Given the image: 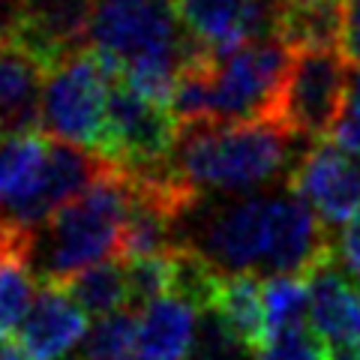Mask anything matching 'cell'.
<instances>
[{"mask_svg": "<svg viewBox=\"0 0 360 360\" xmlns=\"http://www.w3.org/2000/svg\"><path fill=\"white\" fill-rule=\"evenodd\" d=\"M291 135L283 123H198L177 135L172 168L195 195L250 193L285 174Z\"/></svg>", "mask_w": 360, "mask_h": 360, "instance_id": "cell-1", "label": "cell"}, {"mask_svg": "<svg viewBox=\"0 0 360 360\" xmlns=\"http://www.w3.org/2000/svg\"><path fill=\"white\" fill-rule=\"evenodd\" d=\"M129 213V177L111 165L78 198L30 234V267L42 285H66L78 274L117 258Z\"/></svg>", "mask_w": 360, "mask_h": 360, "instance_id": "cell-2", "label": "cell"}, {"mask_svg": "<svg viewBox=\"0 0 360 360\" xmlns=\"http://www.w3.org/2000/svg\"><path fill=\"white\" fill-rule=\"evenodd\" d=\"M291 49L276 37L255 39L207 60V123H279Z\"/></svg>", "mask_w": 360, "mask_h": 360, "instance_id": "cell-3", "label": "cell"}, {"mask_svg": "<svg viewBox=\"0 0 360 360\" xmlns=\"http://www.w3.org/2000/svg\"><path fill=\"white\" fill-rule=\"evenodd\" d=\"M186 45L172 0H94L90 49L115 82L135 63L184 60Z\"/></svg>", "mask_w": 360, "mask_h": 360, "instance_id": "cell-4", "label": "cell"}, {"mask_svg": "<svg viewBox=\"0 0 360 360\" xmlns=\"http://www.w3.org/2000/svg\"><path fill=\"white\" fill-rule=\"evenodd\" d=\"M111 87L115 78L108 75L94 49L72 51L45 72L39 127L54 141L99 156L105 144Z\"/></svg>", "mask_w": 360, "mask_h": 360, "instance_id": "cell-5", "label": "cell"}, {"mask_svg": "<svg viewBox=\"0 0 360 360\" xmlns=\"http://www.w3.org/2000/svg\"><path fill=\"white\" fill-rule=\"evenodd\" d=\"M352 60L342 49H307L291 51L283 99H279V123L295 139L324 141L345 115Z\"/></svg>", "mask_w": 360, "mask_h": 360, "instance_id": "cell-6", "label": "cell"}, {"mask_svg": "<svg viewBox=\"0 0 360 360\" xmlns=\"http://www.w3.org/2000/svg\"><path fill=\"white\" fill-rule=\"evenodd\" d=\"M279 195H243L217 205L198 222L195 243L219 274H264L276 243Z\"/></svg>", "mask_w": 360, "mask_h": 360, "instance_id": "cell-7", "label": "cell"}, {"mask_svg": "<svg viewBox=\"0 0 360 360\" xmlns=\"http://www.w3.org/2000/svg\"><path fill=\"white\" fill-rule=\"evenodd\" d=\"M180 127L168 108L141 99L115 82L108 96V127L99 156L129 177L153 174L172 162Z\"/></svg>", "mask_w": 360, "mask_h": 360, "instance_id": "cell-8", "label": "cell"}, {"mask_svg": "<svg viewBox=\"0 0 360 360\" xmlns=\"http://www.w3.org/2000/svg\"><path fill=\"white\" fill-rule=\"evenodd\" d=\"M291 195L315 210L324 229H342L360 217V160L324 139L300 156L288 172Z\"/></svg>", "mask_w": 360, "mask_h": 360, "instance_id": "cell-9", "label": "cell"}, {"mask_svg": "<svg viewBox=\"0 0 360 360\" xmlns=\"http://www.w3.org/2000/svg\"><path fill=\"white\" fill-rule=\"evenodd\" d=\"M186 39L210 54H231L274 33V0H174Z\"/></svg>", "mask_w": 360, "mask_h": 360, "instance_id": "cell-10", "label": "cell"}, {"mask_svg": "<svg viewBox=\"0 0 360 360\" xmlns=\"http://www.w3.org/2000/svg\"><path fill=\"white\" fill-rule=\"evenodd\" d=\"M87 312L63 285H42L15 333L33 360H63L87 340Z\"/></svg>", "mask_w": 360, "mask_h": 360, "instance_id": "cell-11", "label": "cell"}, {"mask_svg": "<svg viewBox=\"0 0 360 360\" xmlns=\"http://www.w3.org/2000/svg\"><path fill=\"white\" fill-rule=\"evenodd\" d=\"M45 72L13 33L0 37V135L37 132Z\"/></svg>", "mask_w": 360, "mask_h": 360, "instance_id": "cell-12", "label": "cell"}, {"mask_svg": "<svg viewBox=\"0 0 360 360\" xmlns=\"http://www.w3.org/2000/svg\"><path fill=\"white\" fill-rule=\"evenodd\" d=\"M201 309L189 300L168 295L153 300L139 312V345L141 360H189L195 348Z\"/></svg>", "mask_w": 360, "mask_h": 360, "instance_id": "cell-13", "label": "cell"}, {"mask_svg": "<svg viewBox=\"0 0 360 360\" xmlns=\"http://www.w3.org/2000/svg\"><path fill=\"white\" fill-rule=\"evenodd\" d=\"M51 139L39 132L0 135V222H13L33 198L49 165Z\"/></svg>", "mask_w": 360, "mask_h": 360, "instance_id": "cell-14", "label": "cell"}, {"mask_svg": "<svg viewBox=\"0 0 360 360\" xmlns=\"http://www.w3.org/2000/svg\"><path fill=\"white\" fill-rule=\"evenodd\" d=\"M345 0H274V33L291 51L342 49Z\"/></svg>", "mask_w": 360, "mask_h": 360, "instance_id": "cell-15", "label": "cell"}, {"mask_svg": "<svg viewBox=\"0 0 360 360\" xmlns=\"http://www.w3.org/2000/svg\"><path fill=\"white\" fill-rule=\"evenodd\" d=\"M210 312L229 328L238 340L258 354L267 342L264 328V295L262 279L255 274H222Z\"/></svg>", "mask_w": 360, "mask_h": 360, "instance_id": "cell-16", "label": "cell"}, {"mask_svg": "<svg viewBox=\"0 0 360 360\" xmlns=\"http://www.w3.org/2000/svg\"><path fill=\"white\" fill-rule=\"evenodd\" d=\"M72 295V300L94 319H105L120 309L129 307V283H127V264L120 258H108V262L96 264L78 274L75 279L63 285Z\"/></svg>", "mask_w": 360, "mask_h": 360, "instance_id": "cell-17", "label": "cell"}, {"mask_svg": "<svg viewBox=\"0 0 360 360\" xmlns=\"http://www.w3.org/2000/svg\"><path fill=\"white\" fill-rule=\"evenodd\" d=\"M262 295H264L267 342L276 340V336L309 328V279L307 276H264Z\"/></svg>", "mask_w": 360, "mask_h": 360, "instance_id": "cell-18", "label": "cell"}, {"mask_svg": "<svg viewBox=\"0 0 360 360\" xmlns=\"http://www.w3.org/2000/svg\"><path fill=\"white\" fill-rule=\"evenodd\" d=\"M37 297V274L27 252H13L0 262V342L15 336Z\"/></svg>", "mask_w": 360, "mask_h": 360, "instance_id": "cell-19", "label": "cell"}, {"mask_svg": "<svg viewBox=\"0 0 360 360\" xmlns=\"http://www.w3.org/2000/svg\"><path fill=\"white\" fill-rule=\"evenodd\" d=\"M139 345V312L120 309L96 319L82 345V360H123Z\"/></svg>", "mask_w": 360, "mask_h": 360, "instance_id": "cell-20", "label": "cell"}, {"mask_svg": "<svg viewBox=\"0 0 360 360\" xmlns=\"http://www.w3.org/2000/svg\"><path fill=\"white\" fill-rule=\"evenodd\" d=\"M127 264V283H129V307L144 309L153 300L168 297L174 288V250L160 255L132 258Z\"/></svg>", "mask_w": 360, "mask_h": 360, "instance_id": "cell-21", "label": "cell"}, {"mask_svg": "<svg viewBox=\"0 0 360 360\" xmlns=\"http://www.w3.org/2000/svg\"><path fill=\"white\" fill-rule=\"evenodd\" d=\"M255 354L234 336L210 309L201 312L195 348L189 360H252Z\"/></svg>", "mask_w": 360, "mask_h": 360, "instance_id": "cell-22", "label": "cell"}, {"mask_svg": "<svg viewBox=\"0 0 360 360\" xmlns=\"http://www.w3.org/2000/svg\"><path fill=\"white\" fill-rule=\"evenodd\" d=\"M252 360H324V348L309 328L270 340Z\"/></svg>", "mask_w": 360, "mask_h": 360, "instance_id": "cell-23", "label": "cell"}, {"mask_svg": "<svg viewBox=\"0 0 360 360\" xmlns=\"http://www.w3.org/2000/svg\"><path fill=\"white\" fill-rule=\"evenodd\" d=\"M333 262L342 267L348 279L360 285V217L342 225L340 234L333 238Z\"/></svg>", "mask_w": 360, "mask_h": 360, "instance_id": "cell-24", "label": "cell"}, {"mask_svg": "<svg viewBox=\"0 0 360 360\" xmlns=\"http://www.w3.org/2000/svg\"><path fill=\"white\" fill-rule=\"evenodd\" d=\"M342 51L360 66V0H345L342 6Z\"/></svg>", "mask_w": 360, "mask_h": 360, "instance_id": "cell-25", "label": "cell"}, {"mask_svg": "<svg viewBox=\"0 0 360 360\" xmlns=\"http://www.w3.org/2000/svg\"><path fill=\"white\" fill-rule=\"evenodd\" d=\"M328 141L333 144V148H340L342 153L360 160V117H354V115H348L345 111V115L336 120V127L330 129Z\"/></svg>", "mask_w": 360, "mask_h": 360, "instance_id": "cell-26", "label": "cell"}, {"mask_svg": "<svg viewBox=\"0 0 360 360\" xmlns=\"http://www.w3.org/2000/svg\"><path fill=\"white\" fill-rule=\"evenodd\" d=\"M21 18V0H0V37L13 33Z\"/></svg>", "mask_w": 360, "mask_h": 360, "instance_id": "cell-27", "label": "cell"}, {"mask_svg": "<svg viewBox=\"0 0 360 360\" xmlns=\"http://www.w3.org/2000/svg\"><path fill=\"white\" fill-rule=\"evenodd\" d=\"M348 115L360 117V66H352V82H348V103H345Z\"/></svg>", "mask_w": 360, "mask_h": 360, "instance_id": "cell-28", "label": "cell"}, {"mask_svg": "<svg viewBox=\"0 0 360 360\" xmlns=\"http://www.w3.org/2000/svg\"><path fill=\"white\" fill-rule=\"evenodd\" d=\"M0 360H33L18 342H0Z\"/></svg>", "mask_w": 360, "mask_h": 360, "instance_id": "cell-29", "label": "cell"}, {"mask_svg": "<svg viewBox=\"0 0 360 360\" xmlns=\"http://www.w3.org/2000/svg\"><path fill=\"white\" fill-rule=\"evenodd\" d=\"M123 360H141V357H123Z\"/></svg>", "mask_w": 360, "mask_h": 360, "instance_id": "cell-30", "label": "cell"}]
</instances>
